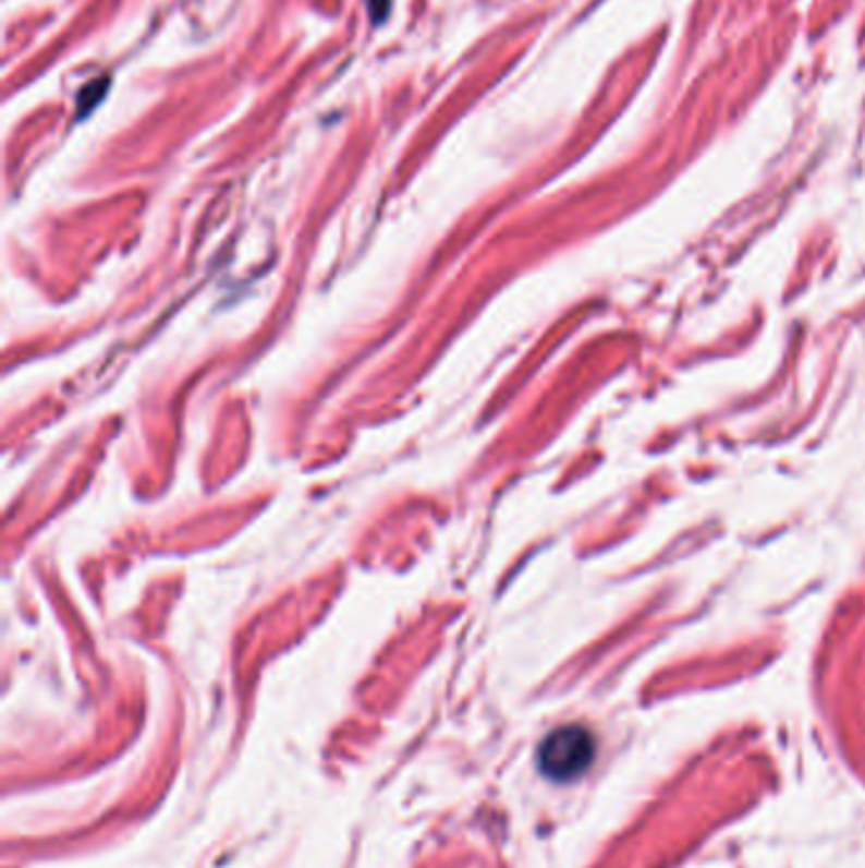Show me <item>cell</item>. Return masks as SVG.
I'll list each match as a JSON object with an SVG mask.
<instances>
[{
  "label": "cell",
  "instance_id": "6da1fadb",
  "mask_svg": "<svg viewBox=\"0 0 865 868\" xmlns=\"http://www.w3.org/2000/svg\"><path fill=\"white\" fill-rule=\"evenodd\" d=\"M594 759V739L584 726H561L540 742L538 767L556 782L576 780Z\"/></svg>",
  "mask_w": 865,
  "mask_h": 868
}]
</instances>
